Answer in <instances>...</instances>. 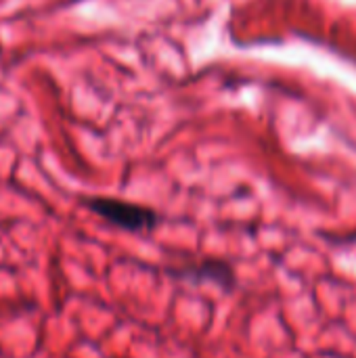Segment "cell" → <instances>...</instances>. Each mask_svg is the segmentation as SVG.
Instances as JSON below:
<instances>
[{"label": "cell", "instance_id": "cell-1", "mask_svg": "<svg viewBox=\"0 0 356 358\" xmlns=\"http://www.w3.org/2000/svg\"><path fill=\"white\" fill-rule=\"evenodd\" d=\"M88 208L101 218H105L107 222L126 231H134V233L151 231L157 224V214L153 210L136 206V203L120 201V199L94 197V199H88Z\"/></svg>", "mask_w": 356, "mask_h": 358}, {"label": "cell", "instance_id": "cell-2", "mask_svg": "<svg viewBox=\"0 0 356 358\" xmlns=\"http://www.w3.org/2000/svg\"><path fill=\"white\" fill-rule=\"evenodd\" d=\"M199 275H201V279H210V281H214V283H218L220 287H227V289H231L235 285V277H233L231 268L225 262H206L199 268Z\"/></svg>", "mask_w": 356, "mask_h": 358}]
</instances>
